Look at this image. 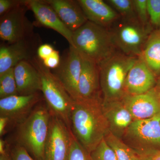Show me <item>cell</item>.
Masks as SVG:
<instances>
[{
    "label": "cell",
    "mask_w": 160,
    "mask_h": 160,
    "mask_svg": "<svg viewBox=\"0 0 160 160\" xmlns=\"http://www.w3.org/2000/svg\"><path fill=\"white\" fill-rule=\"evenodd\" d=\"M102 103V98L74 100L72 111V131L90 154L110 132Z\"/></svg>",
    "instance_id": "6da1fadb"
},
{
    "label": "cell",
    "mask_w": 160,
    "mask_h": 160,
    "mask_svg": "<svg viewBox=\"0 0 160 160\" xmlns=\"http://www.w3.org/2000/svg\"><path fill=\"white\" fill-rule=\"evenodd\" d=\"M51 114L44 100L16 128L15 144L24 147L35 160H44Z\"/></svg>",
    "instance_id": "7a4b0ae2"
},
{
    "label": "cell",
    "mask_w": 160,
    "mask_h": 160,
    "mask_svg": "<svg viewBox=\"0 0 160 160\" xmlns=\"http://www.w3.org/2000/svg\"><path fill=\"white\" fill-rule=\"evenodd\" d=\"M138 58L126 55L117 51L98 64L100 88L103 101L122 100L127 95L126 78Z\"/></svg>",
    "instance_id": "3957f363"
},
{
    "label": "cell",
    "mask_w": 160,
    "mask_h": 160,
    "mask_svg": "<svg viewBox=\"0 0 160 160\" xmlns=\"http://www.w3.org/2000/svg\"><path fill=\"white\" fill-rule=\"evenodd\" d=\"M40 74L41 92L51 115L62 120L71 129V116L74 100L50 69L37 56L29 61Z\"/></svg>",
    "instance_id": "277c9868"
},
{
    "label": "cell",
    "mask_w": 160,
    "mask_h": 160,
    "mask_svg": "<svg viewBox=\"0 0 160 160\" xmlns=\"http://www.w3.org/2000/svg\"><path fill=\"white\" fill-rule=\"evenodd\" d=\"M72 42L81 56L98 65L118 51L109 29L89 21L73 32Z\"/></svg>",
    "instance_id": "5b68a950"
},
{
    "label": "cell",
    "mask_w": 160,
    "mask_h": 160,
    "mask_svg": "<svg viewBox=\"0 0 160 160\" xmlns=\"http://www.w3.org/2000/svg\"><path fill=\"white\" fill-rule=\"evenodd\" d=\"M117 50L130 56H141L150 34V26L138 18L120 17L108 28Z\"/></svg>",
    "instance_id": "8992f818"
},
{
    "label": "cell",
    "mask_w": 160,
    "mask_h": 160,
    "mask_svg": "<svg viewBox=\"0 0 160 160\" xmlns=\"http://www.w3.org/2000/svg\"><path fill=\"white\" fill-rule=\"evenodd\" d=\"M122 140L140 155L150 156L160 151V113L150 118L134 120Z\"/></svg>",
    "instance_id": "52a82bcc"
},
{
    "label": "cell",
    "mask_w": 160,
    "mask_h": 160,
    "mask_svg": "<svg viewBox=\"0 0 160 160\" xmlns=\"http://www.w3.org/2000/svg\"><path fill=\"white\" fill-rule=\"evenodd\" d=\"M28 9L24 1L0 19V38L7 44H12L33 36V25L27 19Z\"/></svg>",
    "instance_id": "ba28073f"
},
{
    "label": "cell",
    "mask_w": 160,
    "mask_h": 160,
    "mask_svg": "<svg viewBox=\"0 0 160 160\" xmlns=\"http://www.w3.org/2000/svg\"><path fill=\"white\" fill-rule=\"evenodd\" d=\"M44 100L39 92L29 95L12 96L0 99V116L8 118L10 129L17 128Z\"/></svg>",
    "instance_id": "9c48e42d"
},
{
    "label": "cell",
    "mask_w": 160,
    "mask_h": 160,
    "mask_svg": "<svg viewBox=\"0 0 160 160\" xmlns=\"http://www.w3.org/2000/svg\"><path fill=\"white\" fill-rule=\"evenodd\" d=\"M82 57L74 47L69 46L66 56L52 73L62 83L66 91L74 100L78 97V88L81 71Z\"/></svg>",
    "instance_id": "30bf717a"
},
{
    "label": "cell",
    "mask_w": 160,
    "mask_h": 160,
    "mask_svg": "<svg viewBox=\"0 0 160 160\" xmlns=\"http://www.w3.org/2000/svg\"><path fill=\"white\" fill-rule=\"evenodd\" d=\"M69 129L62 120L51 115L44 160H67L70 144Z\"/></svg>",
    "instance_id": "8fae6325"
},
{
    "label": "cell",
    "mask_w": 160,
    "mask_h": 160,
    "mask_svg": "<svg viewBox=\"0 0 160 160\" xmlns=\"http://www.w3.org/2000/svg\"><path fill=\"white\" fill-rule=\"evenodd\" d=\"M25 5L34 14L36 24L53 29L65 38L69 46H73V32L60 19L53 9L45 0H26Z\"/></svg>",
    "instance_id": "7c38bea8"
},
{
    "label": "cell",
    "mask_w": 160,
    "mask_h": 160,
    "mask_svg": "<svg viewBox=\"0 0 160 160\" xmlns=\"http://www.w3.org/2000/svg\"><path fill=\"white\" fill-rule=\"evenodd\" d=\"M34 35L12 44L1 45L0 47V74L14 68L22 61H29L35 57L36 43Z\"/></svg>",
    "instance_id": "4fadbf2b"
},
{
    "label": "cell",
    "mask_w": 160,
    "mask_h": 160,
    "mask_svg": "<svg viewBox=\"0 0 160 160\" xmlns=\"http://www.w3.org/2000/svg\"><path fill=\"white\" fill-rule=\"evenodd\" d=\"M122 101L133 120L150 118L160 113V98L154 89L144 94L127 95Z\"/></svg>",
    "instance_id": "5bb4252c"
},
{
    "label": "cell",
    "mask_w": 160,
    "mask_h": 160,
    "mask_svg": "<svg viewBox=\"0 0 160 160\" xmlns=\"http://www.w3.org/2000/svg\"><path fill=\"white\" fill-rule=\"evenodd\" d=\"M155 75L144 62L142 56L138 58L126 78V93L129 95L144 94L156 85Z\"/></svg>",
    "instance_id": "9a60e30c"
},
{
    "label": "cell",
    "mask_w": 160,
    "mask_h": 160,
    "mask_svg": "<svg viewBox=\"0 0 160 160\" xmlns=\"http://www.w3.org/2000/svg\"><path fill=\"white\" fill-rule=\"evenodd\" d=\"M81 56L82 71L78 85L76 100H88L102 98L98 65L87 58Z\"/></svg>",
    "instance_id": "2e32d148"
},
{
    "label": "cell",
    "mask_w": 160,
    "mask_h": 160,
    "mask_svg": "<svg viewBox=\"0 0 160 160\" xmlns=\"http://www.w3.org/2000/svg\"><path fill=\"white\" fill-rule=\"evenodd\" d=\"M104 114L109 123L110 132L122 139L133 118L122 100L103 101Z\"/></svg>",
    "instance_id": "e0dca14e"
},
{
    "label": "cell",
    "mask_w": 160,
    "mask_h": 160,
    "mask_svg": "<svg viewBox=\"0 0 160 160\" xmlns=\"http://www.w3.org/2000/svg\"><path fill=\"white\" fill-rule=\"evenodd\" d=\"M53 9L65 26L72 32L88 21L78 1L45 0Z\"/></svg>",
    "instance_id": "ac0fdd59"
},
{
    "label": "cell",
    "mask_w": 160,
    "mask_h": 160,
    "mask_svg": "<svg viewBox=\"0 0 160 160\" xmlns=\"http://www.w3.org/2000/svg\"><path fill=\"white\" fill-rule=\"evenodd\" d=\"M88 21L109 28L120 16L106 1L78 0Z\"/></svg>",
    "instance_id": "d6986e66"
},
{
    "label": "cell",
    "mask_w": 160,
    "mask_h": 160,
    "mask_svg": "<svg viewBox=\"0 0 160 160\" xmlns=\"http://www.w3.org/2000/svg\"><path fill=\"white\" fill-rule=\"evenodd\" d=\"M18 93L29 95L41 92L39 73L29 61L20 62L14 67Z\"/></svg>",
    "instance_id": "ffe728a7"
},
{
    "label": "cell",
    "mask_w": 160,
    "mask_h": 160,
    "mask_svg": "<svg viewBox=\"0 0 160 160\" xmlns=\"http://www.w3.org/2000/svg\"><path fill=\"white\" fill-rule=\"evenodd\" d=\"M142 57L155 75H160V31L152 32L149 35Z\"/></svg>",
    "instance_id": "44dd1931"
},
{
    "label": "cell",
    "mask_w": 160,
    "mask_h": 160,
    "mask_svg": "<svg viewBox=\"0 0 160 160\" xmlns=\"http://www.w3.org/2000/svg\"><path fill=\"white\" fill-rule=\"evenodd\" d=\"M104 139L114 152L118 160H135L138 155L122 140L115 136L111 132H109Z\"/></svg>",
    "instance_id": "7402d4cb"
},
{
    "label": "cell",
    "mask_w": 160,
    "mask_h": 160,
    "mask_svg": "<svg viewBox=\"0 0 160 160\" xmlns=\"http://www.w3.org/2000/svg\"><path fill=\"white\" fill-rule=\"evenodd\" d=\"M19 95L15 78L14 68L0 74V98Z\"/></svg>",
    "instance_id": "603a6c76"
},
{
    "label": "cell",
    "mask_w": 160,
    "mask_h": 160,
    "mask_svg": "<svg viewBox=\"0 0 160 160\" xmlns=\"http://www.w3.org/2000/svg\"><path fill=\"white\" fill-rule=\"evenodd\" d=\"M70 144L67 160H91L89 153L74 136L69 129Z\"/></svg>",
    "instance_id": "cb8c5ba5"
},
{
    "label": "cell",
    "mask_w": 160,
    "mask_h": 160,
    "mask_svg": "<svg viewBox=\"0 0 160 160\" xmlns=\"http://www.w3.org/2000/svg\"><path fill=\"white\" fill-rule=\"evenodd\" d=\"M120 17L132 18H138L135 11L133 1L132 0H108L106 1Z\"/></svg>",
    "instance_id": "d4e9b609"
},
{
    "label": "cell",
    "mask_w": 160,
    "mask_h": 160,
    "mask_svg": "<svg viewBox=\"0 0 160 160\" xmlns=\"http://www.w3.org/2000/svg\"><path fill=\"white\" fill-rule=\"evenodd\" d=\"M90 155L91 160H118L114 152L104 139Z\"/></svg>",
    "instance_id": "484cf974"
},
{
    "label": "cell",
    "mask_w": 160,
    "mask_h": 160,
    "mask_svg": "<svg viewBox=\"0 0 160 160\" xmlns=\"http://www.w3.org/2000/svg\"><path fill=\"white\" fill-rule=\"evenodd\" d=\"M133 2L138 19L144 26H149L147 0H134Z\"/></svg>",
    "instance_id": "4316f807"
},
{
    "label": "cell",
    "mask_w": 160,
    "mask_h": 160,
    "mask_svg": "<svg viewBox=\"0 0 160 160\" xmlns=\"http://www.w3.org/2000/svg\"><path fill=\"white\" fill-rule=\"evenodd\" d=\"M147 7L150 23L160 27V0H147Z\"/></svg>",
    "instance_id": "83f0119b"
},
{
    "label": "cell",
    "mask_w": 160,
    "mask_h": 160,
    "mask_svg": "<svg viewBox=\"0 0 160 160\" xmlns=\"http://www.w3.org/2000/svg\"><path fill=\"white\" fill-rule=\"evenodd\" d=\"M12 160H35L24 147L15 144L10 148Z\"/></svg>",
    "instance_id": "f1b7e54d"
},
{
    "label": "cell",
    "mask_w": 160,
    "mask_h": 160,
    "mask_svg": "<svg viewBox=\"0 0 160 160\" xmlns=\"http://www.w3.org/2000/svg\"><path fill=\"white\" fill-rule=\"evenodd\" d=\"M59 52L55 49L51 55L46 59L42 61L44 66L49 69L57 68L61 62Z\"/></svg>",
    "instance_id": "f546056e"
},
{
    "label": "cell",
    "mask_w": 160,
    "mask_h": 160,
    "mask_svg": "<svg viewBox=\"0 0 160 160\" xmlns=\"http://www.w3.org/2000/svg\"><path fill=\"white\" fill-rule=\"evenodd\" d=\"M22 1L0 0V15H4L22 3Z\"/></svg>",
    "instance_id": "4dcf8cb0"
},
{
    "label": "cell",
    "mask_w": 160,
    "mask_h": 160,
    "mask_svg": "<svg viewBox=\"0 0 160 160\" xmlns=\"http://www.w3.org/2000/svg\"><path fill=\"white\" fill-rule=\"evenodd\" d=\"M53 46L49 44L40 45L37 51V57L43 61L49 57L54 51Z\"/></svg>",
    "instance_id": "1f68e13d"
},
{
    "label": "cell",
    "mask_w": 160,
    "mask_h": 160,
    "mask_svg": "<svg viewBox=\"0 0 160 160\" xmlns=\"http://www.w3.org/2000/svg\"><path fill=\"white\" fill-rule=\"evenodd\" d=\"M8 118L5 117L0 116V136L2 138L6 132L10 130Z\"/></svg>",
    "instance_id": "d6a6232c"
},
{
    "label": "cell",
    "mask_w": 160,
    "mask_h": 160,
    "mask_svg": "<svg viewBox=\"0 0 160 160\" xmlns=\"http://www.w3.org/2000/svg\"><path fill=\"white\" fill-rule=\"evenodd\" d=\"M10 151L9 144L2 138L0 139V155L5 154Z\"/></svg>",
    "instance_id": "836d02e7"
},
{
    "label": "cell",
    "mask_w": 160,
    "mask_h": 160,
    "mask_svg": "<svg viewBox=\"0 0 160 160\" xmlns=\"http://www.w3.org/2000/svg\"><path fill=\"white\" fill-rule=\"evenodd\" d=\"M0 160H12L10 151L5 154L0 155Z\"/></svg>",
    "instance_id": "e575fe53"
},
{
    "label": "cell",
    "mask_w": 160,
    "mask_h": 160,
    "mask_svg": "<svg viewBox=\"0 0 160 160\" xmlns=\"http://www.w3.org/2000/svg\"><path fill=\"white\" fill-rule=\"evenodd\" d=\"M135 160H152L151 156H147L140 155H138L137 157L136 158Z\"/></svg>",
    "instance_id": "d590c367"
},
{
    "label": "cell",
    "mask_w": 160,
    "mask_h": 160,
    "mask_svg": "<svg viewBox=\"0 0 160 160\" xmlns=\"http://www.w3.org/2000/svg\"><path fill=\"white\" fill-rule=\"evenodd\" d=\"M150 156L152 160H160V151L156 152Z\"/></svg>",
    "instance_id": "8d00e7d4"
},
{
    "label": "cell",
    "mask_w": 160,
    "mask_h": 160,
    "mask_svg": "<svg viewBox=\"0 0 160 160\" xmlns=\"http://www.w3.org/2000/svg\"><path fill=\"white\" fill-rule=\"evenodd\" d=\"M153 89L158 93L160 92V79L158 81V82L157 83L156 85V86H155Z\"/></svg>",
    "instance_id": "74e56055"
},
{
    "label": "cell",
    "mask_w": 160,
    "mask_h": 160,
    "mask_svg": "<svg viewBox=\"0 0 160 160\" xmlns=\"http://www.w3.org/2000/svg\"><path fill=\"white\" fill-rule=\"evenodd\" d=\"M158 96L160 98V92H158Z\"/></svg>",
    "instance_id": "f35d334b"
},
{
    "label": "cell",
    "mask_w": 160,
    "mask_h": 160,
    "mask_svg": "<svg viewBox=\"0 0 160 160\" xmlns=\"http://www.w3.org/2000/svg\"></svg>",
    "instance_id": "ab89813d"
},
{
    "label": "cell",
    "mask_w": 160,
    "mask_h": 160,
    "mask_svg": "<svg viewBox=\"0 0 160 160\" xmlns=\"http://www.w3.org/2000/svg\"><path fill=\"white\" fill-rule=\"evenodd\" d=\"M159 30H160V29H159Z\"/></svg>",
    "instance_id": "60d3db41"
}]
</instances>
